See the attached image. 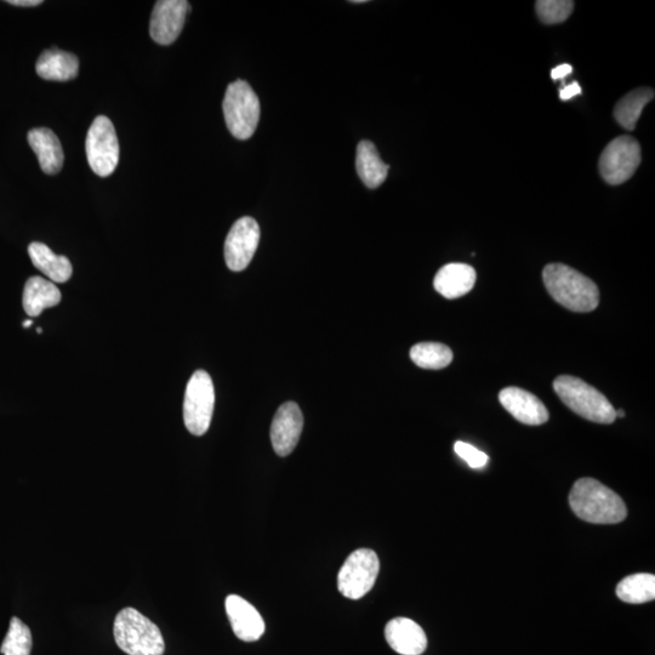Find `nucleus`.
Segmentation results:
<instances>
[{
	"label": "nucleus",
	"mask_w": 655,
	"mask_h": 655,
	"mask_svg": "<svg viewBox=\"0 0 655 655\" xmlns=\"http://www.w3.org/2000/svg\"><path fill=\"white\" fill-rule=\"evenodd\" d=\"M380 571L379 557L373 550L353 551L338 574V589L350 600H360L373 589Z\"/></svg>",
	"instance_id": "nucleus-7"
},
{
	"label": "nucleus",
	"mask_w": 655,
	"mask_h": 655,
	"mask_svg": "<svg viewBox=\"0 0 655 655\" xmlns=\"http://www.w3.org/2000/svg\"><path fill=\"white\" fill-rule=\"evenodd\" d=\"M580 94H582V88H580V85L577 82H573L572 84L567 85V87L561 89L560 99L568 101Z\"/></svg>",
	"instance_id": "nucleus-28"
},
{
	"label": "nucleus",
	"mask_w": 655,
	"mask_h": 655,
	"mask_svg": "<svg viewBox=\"0 0 655 655\" xmlns=\"http://www.w3.org/2000/svg\"><path fill=\"white\" fill-rule=\"evenodd\" d=\"M117 646L129 655H163L165 643L158 626L134 608L117 614L115 626Z\"/></svg>",
	"instance_id": "nucleus-3"
},
{
	"label": "nucleus",
	"mask_w": 655,
	"mask_h": 655,
	"mask_svg": "<svg viewBox=\"0 0 655 655\" xmlns=\"http://www.w3.org/2000/svg\"><path fill=\"white\" fill-rule=\"evenodd\" d=\"M8 3L15 7H38L43 2L42 0H9Z\"/></svg>",
	"instance_id": "nucleus-30"
},
{
	"label": "nucleus",
	"mask_w": 655,
	"mask_h": 655,
	"mask_svg": "<svg viewBox=\"0 0 655 655\" xmlns=\"http://www.w3.org/2000/svg\"><path fill=\"white\" fill-rule=\"evenodd\" d=\"M477 273L466 264H448L437 272L434 286L437 293L447 299H458L475 287Z\"/></svg>",
	"instance_id": "nucleus-17"
},
{
	"label": "nucleus",
	"mask_w": 655,
	"mask_h": 655,
	"mask_svg": "<svg viewBox=\"0 0 655 655\" xmlns=\"http://www.w3.org/2000/svg\"><path fill=\"white\" fill-rule=\"evenodd\" d=\"M615 417L625 418V412L623 409L615 410Z\"/></svg>",
	"instance_id": "nucleus-31"
},
{
	"label": "nucleus",
	"mask_w": 655,
	"mask_h": 655,
	"mask_svg": "<svg viewBox=\"0 0 655 655\" xmlns=\"http://www.w3.org/2000/svg\"><path fill=\"white\" fill-rule=\"evenodd\" d=\"M260 227L253 218L239 219L231 227L225 242L226 265L231 271L246 270L260 242Z\"/></svg>",
	"instance_id": "nucleus-10"
},
{
	"label": "nucleus",
	"mask_w": 655,
	"mask_h": 655,
	"mask_svg": "<svg viewBox=\"0 0 655 655\" xmlns=\"http://www.w3.org/2000/svg\"><path fill=\"white\" fill-rule=\"evenodd\" d=\"M62 299L60 289L55 283L43 277L34 276L28 279L22 304L28 316L37 317L44 310L60 304Z\"/></svg>",
	"instance_id": "nucleus-19"
},
{
	"label": "nucleus",
	"mask_w": 655,
	"mask_h": 655,
	"mask_svg": "<svg viewBox=\"0 0 655 655\" xmlns=\"http://www.w3.org/2000/svg\"><path fill=\"white\" fill-rule=\"evenodd\" d=\"M454 451L459 457L466 461L472 469H482L488 463V455L469 443L457 442L454 444Z\"/></svg>",
	"instance_id": "nucleus-27"
},
{
	"label": "nucleus",
	"mask_w": 655,
	"mask_h": 655,
	"mask_svg": "<svg viewBox=\"0 0 655 655\" xmlns=\"http://www.w3.org/2000/svg\"><path fill=\"white\" fill-rule=\"evenodd\" d=\"M356 168L363 184L369 189L383 185L390 169L381 159L377 147L367 140L361 141L357 147Z\"/></svg>",
	"instance_id": "nucleus-21"
},
{
	"label": "nucleus",
	"mask_w": 655,
	"mask_h": 655,
	"mask_svg": "<svg viewBox=\"0 0 655 655\" xmlns=\"http://www.w3.org/2000/svg\"><path fill=\"white\" fill-rule=\"evenodd\" d=\"M573 72V67L568 64H562L560 66H557L554 68V70L551 71V78L554 79V81H558V79H563L569 76Z\"/></svg>",
	"instance_id": "nucleus-29"
},
{
	"label": "nucleus",
	"mask_w": 655,
	"mask_h": 655,
	"mask_svg": "<svg viewBox=\"0 0 655 655\" xmlns=\"http://www.w3.org/2000/svg\"><path fill=\"white\" fill-rule=\"evenodd\" d=\"M619 600L631 605L651 602L655 598V577L653 574L639 573L630 575L617 586Z\"/></svg>",
	"instance_id": "nucleus-23"
},
{
	"label": "nucleus",
	"mask_w": 655,
	"mask_h": 655,
	"mask_svg": "<svg viewBox=\"0 0 655 655\" xmlns=\"http://www.w3.org/2000/svg\"><path fill=\"white\" fill-rule=\"evenodd\" d=\"M554 390L569 409L592 423L608 425L617 419L607 397L582 379L561 375L554 381Z\"/></svg>",
	"instance_id": "nucleus-4"
},
{
	"label": "nucleus",
	"mask_w": 655,
	"mask_h": 655,
	"mask_svg": "<svg viewBox=\"0 0 655 655\" xmlns=\"http://www.w3.org/2000/svg\"><path fill=\"white\" fill-rule=\"evenodd\" d=\"M36 71L45 81H72L78 76L79 60L76 55L67 51L49 49L38 59Z\"/></svg>",
	"instance_id": "nucleus-18"
},
{
	"label": "nucleus",
	"mask_w": 655,
	"mask_h": 655,
	"mask_svg": "<svg viewBox=\"0 0 655 655\" xmlns=\"http://www.w3.org/2000/svg\"><path fill=\"white\" fill-rule=\"evenodd\" d=\"M28 144L38 157L39 164L45 174L55 175L64 167V150L61 142L48 128L32 129L27 136Z\"/></svg>",
	"instance_id": "nucleus-16"
},
{
	"label": "nucleus",
	"mask_w": 655,
	"mask_h": 655,
	"mask_svg": "<svg viewBox=\"0 0 655 655\" xmlns=\"http://www.w3.org/2000/svg\"><path fill=\"white\" fill-rule=\"evenodd\" d=\"M351 3L361 4V3H366V0H353V2Z\"/></svg>",
	"instance_id": "nucleus-33"
},
{
	"label": "nucleus",
	"mask_w": 655,
	"mask_h": 655,
	"mask_svg": "<svg viewBox=\"0 0 655 655\" xmlns=\"http://www.w3.org/2000/svg\"><path fill=\"white\" fill-rule=\"evenodd\" d=\"M410 358L420 368L438 370L452 363L453 352L447 345L420 343L412 347Z\"/></svg>",
	"instance_id": "nucleus-24"
},
{
	"label": "nucleus",
	"mask_w": 655,
	"mask_h": 655,
	"mask_svg": "<svg viewBox=\"0 0 655 655\" xmlns=\"http://www.w3.org/2000/svg\"><path fill=\"white\" fill-rule=\"evenodd\" d=\"M85 150L90 168L101 178L115 172L119 162V142L115 125L105 116L95 118L88 131Z\"/></svg>",
	"instance_id": "nucleus-8"
},
{
	"label": "nucleus",
	"mask_w": 655,
	"mask_h": 655,
	"mask_svg": "<svg viewBox=\"0 0 655 655\" xmlns=\"http://www.w3.org/2000/svg\"><path fill=\"white\" fill-rule=\"evenodd\" d=\"M304 429V417L298 404L287 402L278 408L271 426L273 449L279 457H288L298 444Z\"/></svg>",
	"instance_id": "nucleus-12"
},
{
	"label": "nucleus",
	"mask_w": 655,
	"mask_h": 655,
	"mask_svg": "<svg viewBox=\"0 0 655 655\" xmlns=\"http://www.w3.org/2000/svg\"><path fill=\"white\" fill-rule=\"evenodd\" d=\"M34 267L50 278L53 283H65L71 278L73 267L66 256L56 255L44 243L34 242L28 247Z\"/></svg>",
	"instance_id": "nucleus-20"
},
{
	"label": "nucleus",
	"mask_w": 655,
	"mask_h": 655,
	"mask_svg": "<svg viewBox=\"0 0 655 655\" xmlns=\"http://www.w3.org/2000/svg\"><path fill=\"white\" fill-rule=\"evenodd\" d=\"M222 108L231 134L238 140L252 138L259 124L260 101L247 82L236 81L229 85Z\"/></svg>",
	"instance_id": "nucleus-5"
},
{
	"label": "nucleus",
	"mask_w": 655,
	"mask_h": 655,
	"mask_svg": "<svg viewBox=\"0 0 655 655\" xmlns=\"http://www.w3.org/2000/svg\"><path fill=\"white\" fill-rule=\"evenodd\" d=\"M499 401L517 421L524 425H543L549 420V410L537 396L520 387H506L499 393Z\"/></svg>",
	"instance_id": "nucleus-13"
},
{
	"label": "nucleus",
	"mask_w": 655,
	"mask_h": 655,
	"mask_svg": "<svg viewBox=\"0 0 655 655\" xmlns=\"http://www.w3.org/2000/svg\"><path fill=\"white\" fill-rule=\"evenodd\" d=\"M227 617L239 640L255 642L265 632V622L252 603L238 595H230L225 602Z\"/></svg>",
	"instance_id": "nucleus-14"
},
{
	"label": "nucleus",
	"mask_w": 655,
	"mask_h": 655,
	"mask_svg": "<svg viewBox=\"0 0 655 655\" xmlns=\"http://www.w3.org/2000/svg\"><path fill=\"white\" fill-rule=\"evenodd\" d=\"M215 390L212 378L205 370H197L187 384L184 400L186 429L195 436H203L212 423Z\"/></svg>",
	"instance_id": "nucleus-6"
},
{
	"label": "nucleus",
	"mask_w": 655,
	"mask_h": 655,
	"mask_svg": "<svg viewBox=\"0 0 655 655\" xmlns=\"http://www.w3.org/2000/svg\"><path fill=\"white\" fill-rule=\"evenodd\" d=\"M654 90L640 88L624 96L614 108V117L623 128L634 130L642 115L643 108L654 99Z\"/></svg>",
	"instance_id": "nucleus-22"
},
{
	"label": "nucleus",
	"mask_w": 655,
	"mask_h": 655,
	"mask_svg": "<svg viewBox=\"0 0 655 655\" xmlns=\"http://www.w3.org/2000/svg\"><path fill=\"white\" fill-rule=\"evenodd\" d=\"M32 645L30 628L19 618L11 619L9 631L5 636L2 648H0V653L3 655H30Z\"/></svg>",
	"instance_id": "nucleus-25"
},
{
	"label": "nucleus",
	"mask_w": 655,
	"mask_h": 655,
	"mask_svg": "<svg viewBox=\"0 0 655 655\" xmlns=\"http://www.w3.org/2000/svg\"><path fill=\"white\" fill-rule=\"evenodd\" d=\"M191 7L186 0H159L153 9L150 34L158 44H173L184 28Z\"/></svg>",
	"instance_id": "nucleus-11"
},
{
	"label": "nucleus",
	"mask_w": 655,
	"mask_h": 655,
	"mask_svg": "<svg viewBox=\"0 0 655 655\" xmlns=\"http://www.w3.org/2000/svg\"><path fill=\"white\" fill-rule=\"evenodd\" d=\"M543 281L552 298L568 310L591 312L600 304L596 283L572 267L550 264L543 271Z\"/></svg>",
	"instance_id": "nucleus-2"
},
{
	"label": "nucleus",
	"mask_w": 655,
	"mask_h": 655,
	"mask_svg": "<svg viewBox=\"0 0 655 655\" xmlns=\"http://www.w3.org/2000/svg\"><path fill=\"white\" fill-rule=\"evenodd\" d=\"M37 332H38L39 334H41V333L43 332V330H42L41 328H38V329H37Z\"/></svg>",
	"instance_id": "nucleus-34"
},
{
	"label": "nucleus",
	"mask_w": 655,
	"mask_h": 655,
	"mask_svg": "<svg viewBox=\"0 0 655 655\" xmlns=\"http://www.w3.org/2000/svg\"><path fill=\"white\" fill-rule=\"evenodd\" d=\"M641 164V146L631 136H619L609 142L600 157V173L609 185H622L631 179Z\"/></svg>",
	"instance_id": "nucleus-9"
},
{
	"label": "nucleus",
	"mask_w": 655,
	"mask_h": 655,
	"mask_svg": "<svg viewBox=\"0 0 655 655\" xmlns=\"http://www.w3.org/2000/svg\"><path fill=\"white\" fill-rule=\"evenodd\" d=\"M385 637L393 651L401 655H421L427 648L425 631L412 619H392L386 625Z\"/></svg>",
	"instance_id": "nucleus-15"
},
{
	"label": "nucleus",
	"mask_w": 655,
	"mask_h": 655,
	"mask_svg": "<svg viewBox=\"0 0 655 655\" xmlns=\"http://www.w3.org/2000/svg\"><path fill=\"white\" fill-rule=\"evenodd\" d=\"M569 505L580 520L594 524H617L628 516L623 499L594 478L575 482Z\"/></svg>",
	"instance_id": "nucleus-1"
},
{
	"label": "nucleus",
	"mask_w": 655,
	"mask_h": 655,
	"mask_svg": "<svg viewBox=\"0 0 655 655\" xmlns=\"http://www.w3.org/2000/svg\"><path fill=\"white\" fill-rule=\"evenodd\" d=\"M33 324L32 320H27L24 322V328H30Z\"/></svg>",
	"instance_id": "nucleus-32"
},
{
	"label": "nucleus",
	"mask_w": 655,
	"mask_h": 655,
	"mask_svg": "<svg viewBox=\"0 0 655 655\" xmlns=\"http://www.w3.org/2000/svg\"><path fill=\"white\" fill-rule=\"evenodd\" d=\"M535 9L541 22L546 25H556L565 22L571 16L574 2L571 0H539Z\"/></svg>",
	"instance_id": "nucleus-26"
}]
</instances>
